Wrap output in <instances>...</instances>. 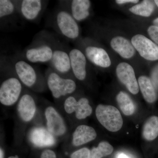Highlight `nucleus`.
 I'll use <instances>...</instances> for the list:
<instances>
[{"label":"nucleus","mask_w":158,"mask_h":158,"mask_svg":"<svg viewBox=\"0 0 158 158\" xmlns=\"http://www.w3.org/2000/svg\"><path fill=\"white\" fill-rule=\"evenodd\" d=\"M95 113L100 123L108 131L115 132L122 127L123 120L121 113L115 107L99 105L97 107Z\"/></svg>","instance_id":"f257e3e1"},{"label":"nucleus","mask_w":158,"mask_h":158,"mask_svg":"<svg viewBox=\"0 0 158 158\" xmlns=\"http://www.w3.org/2000/svg\"><path fill=\"white\" fill-rule=\"evenodd\" d=\"M47 76V84L53 96L59 98L73 93L76 84L72 79L64 78L51 68Z\"/></svg>","instance_id":"f03ea898"},{"label":"nucleus","mask_w":158,"mask_h":158,"mask_svg":"<svg viewBox=\"0 0 158 158\" xmlns=\"http://www.w3.org/2000/svg\"><path fill=\"white\" fill-rule=\"evenodd\" d=\"M55 23L59 33L65 38L73 40L79 37V26L68 10L60 9L57 11L55 16Z\"/></svg>","instance_id":"7ed1b4c3"},{"label":"nucleus","mask_w":158,"mask_h":158,"mask_svg":"<svg viewBox=\"0 0 158 158\" xmlns=\"http://www.w3.org/2000/svg\"><path fill=\"white\" fill-rule=\"evenodd\" d=\"M54 46L55 44H50L48 41H38L26 50V60L32 63L50 62L52 57Z\"/></svg>","instance_id":"20e7f679"},{"label":"nucleus","mask_w":158,"mask_h":158,"mask_svg":"<svg viewBox=\"0 0 158 158\" xmlns=\"http://www.w3.org/2000/svg\"><path fill=\"white\" fill-rule=\"evenodd\" d=\"M22 86L20 81L12 77L4 81L0 87V102L3 105L14 104L21 93Z\"/></svg>","instance_id":"39448f33"},{"label":"nucleus","mask_w":158,"mask_h":158,"mask_svg":"<svg viewBox=\"0 0 158 158\" xmlns=\"http://www.w3.org/2000/svg\"><path fill=\"white\" fill-rule=\"evenodd\" d=\"M132 44L141 57L146 60H158V46L141 34H137L132 38Z\"/></svg>","instance_id":"423d86ee"},{"label":"nucleus","mask_w":158,"mask_h":158,"mask_svg":"<svg viewBox=\"0 0 158 158\" xmlns=\"http://www.w3.org/2000/svg\"><path fill=\"white\" fill-rule=\"evenodd\" d=\"M50 64L51 69L59 75L69 73L72 70L69 52L60 46H55Z\"/></svg>","instance_id":"0eeeda50"},{"label":"nucleus","mask_w":158,"mask_h":158,"mask_svg":"<svg viewBox=\"0 0 158 158\" xmlns=\"http://www.w3.org/2000/svg\"><path fill=\"white\" fill-rule=\"evenodd\" d=\"M13 69L20 81L27 87L31 88L37 82L36 69L25 60H16L13 64Z\"/></svg>","instance_id":"6e6552de"},{"label":"nucleus","mask_w":158,"mask_h":158,"mask_svg":"<svg viewBox=\"0 0 158 158\" xmlns=\"http://www.w3.org/2000/svg\"><path fill=\"white\" fill-rule=\"evenodd\" d=\"M116 73L118 80L131 93L134 94L138 93L139 85L135 71L131 65L126 62L119 63L116 67Z\"/></svg>","instance_id":"1a4fd4ad"},{"label":"nucleus","mask_w":158,"mask_h":158,"mask_svg":"<svg viewBox=\"0 0 158 158\" xmlns=\"http://www.w3.org/2000/svg\"><path fill=\"white\" fill-rule=\"evenodd\" d=\"M66 113L71 114L75 112L76 117L79 119H85L91 115L92 109L88 99L83 98L77 101L73 96L69 97L64 103Z\"/></svg>","instance_id":"9d476101"},{"label":"nucleus","mask_w":158,"mask_h":158,"mask_svg":"<svg viewBox=\"0 0 158 158\" xmlns=\"http://www.w3.org/2000/svg\"><path fill=\"white\" fill-rule=\"evenodd\" d=\"M18 5V9L23 17L28 21H34L40 15L44 7V2L40 0H23Z\"/></svg>","instance_id":"9b49d317"},{"label":"nucleus","mask_w":158,"mask_h":158,"mask_svg":"<svg viewBox=\"0 0 158 158\" xmlns=\"http://www.w3.org/2000/svg\"><path fill=\"white\" fill-rule=\"evenodd\" d=\"M45 115L49 131L53 135H64L66 131L65 123L56 110L52 107H48L45 110Z\"/></svg>","instance_id":"f8f14e48"},{"label":"nucleus","mask_w":158,"mask_h":158,"mask_svg":"<svg viewBox=\"0 0 158 158\" xmlns=\"http://www.w3.org/2000/svg\"><path fill=\"white\" fill-rule=\"evenodd\" d=\"M72 71L78 80L83 81L86 78L87 61L85 56L78 49L73 48L69 52Z\"/></svg>","instance_id":"ddd939ff"},{"label":"nucleus","mask_w":158,"mask_h":158,"mask_svg":"<svg viewBox=\"0 0 158 158\" xmlns=\"http://www.w3.org/2000/svg\"><path fill=\"white\" fill-rule=\"evenodd\" d=\"M31 142L38 147L51 146L55 144V138L53 135L43 127H35L33 129L30 135Z\"/></svg>","instance_id":"4468645a"},{"label":"nucleus","mask_w":158,"mask_h":158,"mask_svg":"<svg viewBox=\"0 0 158 158\" xmlns=\"http://www.w3.org/2000/svg\"><path fill=\"white\" fill-rule=\"evenodd\" d=\"M85 56L94 65L102 68H107L111 65L109 55L104 49L94 46H88L85 49Z\"/></svg>","instance_id":"2eb2a0df"},{"label":"nucleus","mask_w":158,"mask_h":158,"mask_svg":"<svg viewBox=\"0 0 158 158\" xmlns=\"http://www.w3.org/2000/svg\"><path fill=\"white\" fill-rule=\"evenodd\" d=\"M36 106L34 98L29 94H25L20 99L18 111L20 117L25 122L31 121L36 112Z\"/></svg>","instance_id":"dca6fc26"},{"label":"nucleus","mask_w":158,"mask_h":158,"mask_svg":"<svg viewBox=\"0 0 158 158\" xmlns=\"http://www.w3.org/2000/svg\"><path fill=\"white\" fill-rule=\"evenodd\" d=\"M97 137V133L93 127L82 125L79 126L74 132L73 144L78 146L93 141Z\"/></svg>","instance_id":"f3484780"},{"label":"nucleus","mask_w":158,"mask_h":158,"mask_svg":"<svg viewBox=\"0 0 158 158\" xmlns=\"http://www.w3.org/2000/svg\"><path fill=\"white\" fill-rule=\"evenodd\" d=\"M112 48L121 57L124 59H130L135 53V48L132 44L124 37H114L111 41Z\"/></svg>","instance_id":"a211bd4d"},{"label":"nucleus","mask_w":158,"mask_h":158,"mask_svg":"<svg viewBox=\"0 0 158 158\" xmlns=\"http://www.w3.org/2000/svg\"><path fill=\"white\" fill-rule=\"evenodd\" d=\"M90 7L89 0H73L71 2L69 12L76 20L81 21L89 16Z\"/></svg>","instance_id":"6ab92c4d"},{"label":"nucleus","mask_w":158,"mask_h":158,"mask_svg":"<svg viewBox=\"0 0 158 158\" xmlns=\"http://www.w3.org/2000/svg\"><path fill=\"white\" fill-rule=\"evenodd\" d=\"M138 83L145 100L150 103L154 102L157 99L156 92L150 79L142 76L138 78Z\"/></svg>","instance_id":"aec40b11"},{"label":"nucleus","mask_w":158,"mask_h":158,"mask_svg":"<svg viewBox=\"0 0 158 158\" xmlns=\"http://www.w3.org/2000/svg\"><path fill=\"white\" fill-rule=\"evenodd\" d=\"M116 99L118 107L125 115L131 116L135 112V106L127 94L120 91L116 96Z\"/></svg>","instance_id":"412c9836"},{"label":"nucleus","mask_w":158,"mask_h":158,"mask_svg":"<svg viewBox=\"0 0 158 158\" xmlns=\"http://www.w3.org/2000/svg\"><path fill=\"white\" fill-rule=\"evenodd\" d=\"M142 136L148 141H153L158 137V116H151L146 120L143 127Z\"/></svg>","instance_id":"4be33fe9"},{"label":"nucleus","mask_w":158,"mask_h":158,"mask_svg":"<svg viewBox=\"0 0 158 158\" xmlns=\"http://www.w3.org/2000/svg\"><path fill=\"white\" fill-rule=\"evenodd\" d=\"M153 2L150 1L144 0L140 4L130 8V11L137 15L144 17H148L152 14L154 10Z\"/></svg>","instance_id":"5701e85b"},{"label":"nucleus","mask_w":158,"mask_h":158,"mask_svg":"<svg viewBox=\"0 0 158 158\" xmlns=\"http://www.w3.org/2000/svg\"><path fill=\"white\" fill-rule=\"evenodd\" d=\"M112 145L106 141L100 142L98 146L93 148L90 151V158H102L111 154L113 151Z\"/></svg>","instance_id":"b1692460"},{"label":"nucleus","mask_w":158,"mask_h":158,"mask_svg":"<svg viewBox=\"0 0 158 158\" xmlns=\"http://www.w3.org/2000/svg\"><path fill=\"white\" fill-rule=\"evenodd\" d=\"M18 9L16 2L10 0L0 1V18L2 19L7 18L14 14Z\"/></svg>","instance_id":"393cba45"},{"label":"nucleus","mask_w":158,"mask_h":158,"mask_svg":"<svg viewBox=\"0 0 158 158\" xmlns=\"http://www.w3.org/2000/svg\"><path fill=\"white\" fill-rule=\"evenodd\" d=\"M90 151L87 148H84L72 154L71 158H90Z\"/></svg>","instance_id":"a878e982"},{"label":"nucleus","mask_w":158,"mask_h":158,"mask_svg":"<svg viewBox=\"0 0 158 158\" xmlns=\"http://www.w3.org/2000/svg\"><path fill=\"white\" fill-rule=\"evenodd\" d=\"M148 32L152 39L158 44V27L154 25L150 26L148 29Z\"/></svg>","instance_id":"bb28decb"},{"label":"nucleus","mask_w":158,"mask_h":158,"mask_svg":"<svg viewBox=\"0 0 158 158\" xmlns=\"http://www.w3.org/2000/svg\"><path fill=\"white\" fill-rule=\"evenodd\" d=\"M40 158H56V156L53 151L47 149L42 153Z\"/></svg>","instance_id":"cd10ccee"},{"label":"nucleus","mask_w":158,"mask_h":158,"mask_svg":"<svg viewBox=\"0 0 158 158\" xmlns=\"http://www.w3.org/2000/svg\"><path fill=\"white\" fill-rule=\"evenodd\" d=\"M116 2L117 4L121 5V4L127 3H137L139 2V1L138 0H116Z\"/></svg>","instance_id":"c85d7f7f"},{"label":"nucleus","mask_w":158,"mask_h":158,"mask_svg":"<svg viewBox=\"0 0 158 158\" xmlns=\"http://www.w3.org/2000/svg\"><path fill=\"white\" fill-rule=\"evenodd\" d=\"M116 158H131L127 155L126 154L123 153H121L118 154L117 155Z\"/></svg>","instance_id":"c756f323"},{"label":"nucleus","mask_w":158,"mask_h":158,"mask_svg":"<svg viewBox=\"0 0 158 158\" xmlns=\"http://www.w3.org/2000/svg\"><path fill=\"white\" fill-rule=\"evenodd\" d=\"M153 23L154 26L158 27V18H157L156 19L154 20Z\"/></svg>","instance_id":"7c9ffc66"},{"label":"nucleus","mask_w":158,"mask_h":158,"mask_svg":"<svg viewBox=\"0 0 158 158\" xmlns=\"http://www.w3.org/2000/svg\"><path fill=\"white\" fill-rule=\"evenodd\" d=\"M3 152L2 148H1V150H0V156H1V158H3Z\"/></svg>","instance_id":"2f4dec72"},{"label":"nucleus","mask_w":158,"mask_h":158,"mask_svg":"<svg viewBox=\"0 0 158 158\" xmlns=\"http://www.w3.org/2000/svg\"><path fill=\"white\" fill-rule=\"evenodd\" d=\"M155 3H156V5L158 6V0H156L154 1Z\"/></svg>","instance_id":"473e14b6"},{"label":"nucleus","mask_w":158,"mask_h":158,"mask_svg":"<svg viewBox=\"0 0 158 158\" xmlns=\"http://www.w3.org/2000/svg\"><path fill=\"white\" fill-rule=\"evenodd\" d=\"M8 158H19L17 156H11L9 157Z\"/></svg>","instance_id":"72a5a7b5"}]
</instances>
